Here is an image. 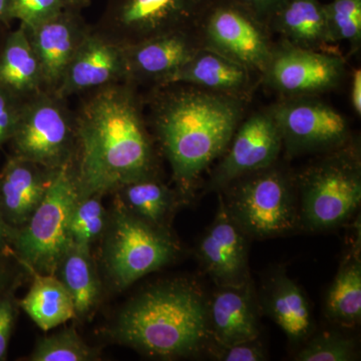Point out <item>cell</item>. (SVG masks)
Segmentation results:
<instances>
[{"label":"cell","instance_id":"obj_15","mask_svg":"<svg viewBox=\"0 0 361 361\" xmlns=\"http://www.w3.org/2000/svg\"><path fill=\"white\" fill-rule=\"evenodd\" d=\"M122 82H127L125 47L92 25L66 68L56 92L70 99Z\"/></svg>","mask_w":361,"mask_h":361},{"label":"cell","instance_id":"obj_3","mask_svg":"<svg viewBox=\"0 0 361 361\" xmlns=\"http://www.w3.org/2000/svg\"><path fill=\"white\" fill-rule=\"evenodd\" d=\"M109 334L158 360L199 355L212 341L209 298L189 279L153 285L123 306Z\"/></svg>","mask_w":361,"mask_h":361},{"label":"cell","instance_id":"obj_10","mask_svg":"<svg viewBox=\"0 0 361 361\" xmlns=\"http://www.w3.org/2000/svg\"><path fill=\"white\" fill-rule=\"evenodd\" d=\"M209 0H106L94 27L123 47L197 26Z\"/></svg>","mask_w":361,"mask_h":361},{"label":"cell","instance_id":"obj_28","mask_svg":"<svg viewBox=\"0 0 361 361\" xmlns=\"http://www.w3.org/2000/svg\"><path fill=\"white\" fill-rule=\"evenodd\" d=\"M103 197L99 194H78L70 217L73 243L90 247L104 236L109 224V214L104 209Z\"/></svg>","mask_w":361,"mask_h":361},{"label":"cell","instance_id":"obj_21","mask_svg":"<svg viewBox=\"0 0 361 361\" xmlns=\"http://www.w3.org/2000/svg\"><path fill=\"white\" fill-rule=\"evenodd\" d=\"M269 30L296 47L339 54L320 0H286L273 16Z\"/></svg>","mask_w":361,"mask_h":361},{"label":"cell","instance_id":"obj_32","mask_svg":"<svg viewBox=\"0 0 361 361\" xmlns=\"http://www.w3.org/2000/svg\"><path fill=\"white\" fill-rule=\"evenodd\" d=\"M65 8V0H11V20L30 28L54 18Z\"/></svg>","mask_w":361,"mask_h":361},{"label":"cell","instance_id":"obj_11","mask_svg":"<svg viewBox=\"0 0 361 361\" xmlns=\"http://www.w3.org/2000/svg\"><path fill=\"white\" fill-rule=\"evenodd\" d=\"M282 137V148L294 158L319 155L353 142L342 114L317 97H281L271 104Z\"/></svg>","mask_w":361,"mask_h":361},{"label":"cell","instance_id":"obj_9","mask_svg":"<svg viewBox=\"0 0 361 361\" xmlns=\"http://www.w3.org/2000/svg\"><path fill=\"white\" fill-rule=\"evenodd\" d=\"M197 30L203 47L262 75L272 56V33L234 0H209Z\"/></svg>","mask_w":361,"mask_h":361},{"label":"cell","instance_id":"obj_5","mask_svg":"<svg viewBox=\"0 0 361 361\" xmlns=\"http://www.w3.org/2000/svg\"><path fill=\"white\" fill-rule=\"evenodd\" d=\"M218 193L248 238H273L299 228L295 178L278 161L233 180Z\"/></svg>","mask_w":361,"mask_h":361},{"label":"cell","instance_id":"obj_1","mask_svg":"<svg viewBox=\"0 0 361 361\" xmlns=\"http://www.w3.org/2000/svg\"><path fill=\"white\" fill-rule=\"evenodd\" d=\"M80 97L73 111L78 195L104 196L133 180L159 175V149L140 87L122 82Z\"/></svg>","mask_w":361,"mask_h":361},{"label":"cell","instance_id":"obj_27","mask_svg":"<svg viewBox=\"0 0 361 361\" xmlns=\"http://www.w3.org/2000/svg\"><path fill=\"white\" fill-rule=\"evenodd\" d=\"M325 312L332 322L353 327L361 319V263L357 254L348 256L339 267L325 298Z\"/></svg>","mask_w":361,"mask_h":361},{"label":"cell","instance_id":"obj_12","mask_svg":"<svg viewBox=\"0 0 361 361\" xmlns=\"http://www.w3.org/2000/svg\"><path fill=\"white\" fill-rule=\"evenodd\" d=\"M345 75L346 61L341 54L304 49L280 39L261 84L281 97H318L336 90Z\"/></svg>","mask_w":361,"mask_h":361},{"label":"cell","instance_id":"obj_8","mask_svg":"<svg viewBox=\"0 0 361 361\" xmlns=\"http://www.w3.org/2000/svg\"><path fill=\"white\" fill-rule=\"evenodd\" d=\"M9 144L13 155L59 170L73 163L77 149L75 113L68 99L44 92L23 104Z\"/></svg>","mask_w":361,"mask_h":361},{"label":"cell","instance_id":"obj_18","mask_svg":"<svg viewBox=\"0 0 361 361\" xmlns=\"http://www.w3.org/2000/svg\"><path fill=\"white\" fill-rule=\"evenodd\" d=\"M58 171L13 154L8 156L0 170V213L9 227L18 230L27 223Z\"/></svg>","mask_w":361,"mask_h":361},{"label":"cell","instance_id":"obj_36","mask_svg":"<svg viewBox=\"0 0 361 361\" xmlns=\"http://www.w3.org/2000/svg\"><path fill=\"white\" fill-rule=\"evenodd\" d=\"M269 30L271 20L286 0H234Z\"/></svg>","mask_w":361,"mask_h":361},{"label":"cell","instance_id":"obj_41","mask_svg":"<svg viewBox=\"0 0 361 361\" xmlns=\"http://www.w3.org/2000/svg\"><path fill=\"white\" fill-rule=\"evenodd\" d=\"M66 7L82 11L90 6V0H65Z\"/></svg>","mask_w":361,"mask_h":361},{"label":"cell","instance_id":"obj_4","mask_svg":"<svg viewBox=\"0 0 361 361\" xmlns=\"http://www.w3.org/2000/svg\"><path fill=\"white\" fill-rule=\"evenodd\" d=\"M294 178L299 228L318 232L341 226L360 205V148L353 141L319 154Z\"/></svg>","mask_w":361,"mask_h":361},{"label":"cell","instance_id":"obj_19","mask_svg":"<svg viewBox=\"0 0 361 361\" xmlns=\"http://www.w3.org/2000/svg\"><path fill=\"white\" fill-rule=\"evenodd\" d=\"M260 305L252 281L221 286L209 298L211 337L218 348L256 341L260 336Z\"/></svg>","mask_w":361,"mask_h":361},{"label":"cell","instance_id":"obj_14","mask_svg":"<svg viewBox=\"0 0 361 361\" xmlns=\"http://www.w3.org/2000/svg\"><path fill=\"white\" fill-rule=\"evenodd\" d=\"M202 47L197 26L125 47L127 82L140 89L167 85Z\"/></svg>","mask_w":361,"mask_h":361},{"label":"cell","instance_id":"obj_37","mask_svg":"<svg viewBox=\"0 0 361 361\" xmlns=\"http://www.w3.org/2000/svg\"><path fill=\"white\" fill-rule=\"evenodd\" d=\"M9 255L0 254V296L13 290L16 284L13 268L8 261Z\"/></svg>","mask_w":361,"mask_h":361},{"label":"cell","instance_id":"obj_42","mask_svg":"<svg viewBox=\"0 0 361 361\" xmlns=\"http://www.w3.org/2000/svg\"><path fill=\"white\" fill-rule=\"evenodd\" d=\"M11 25H4V23H0V47L4 44V39H6L7 33L11 32Z\"/></svg>","mask_w":361,"mask_h":361},{"label":"cell","instance_id":"obj_40","mask_svg":"<svg viewBox=\"0 0 361 361\" xmlns=\"http://www.w3.org/2000/svg\"><path fill=\"white\" fill-rule=\"evenodd\" d=\"M11 0H0V23L11 25L13 20L11 14Z\"/></svg>","mask_w":361,"mask_h":361},{"label":"cell","instance_id":"obj_2","mask_svg":"<svg viewBox=\"0 0 361 361\" xmlns=\"http://www.w3.org/2000/svg\"><path fill=\"white\" fill-rule=\"evenodd\" d=\"M144 97L149 130L170 164L180 201L193 196L245 118L249 102L186 84L149 87Z\"/></svg>","mask_w":361,"mask_h":361},{"label":"cell","instance_id":"obj_39","mask_svg":"<svg viewBox=\"0 0 361 361\" xmlns=\"http://www.w3.org/2000/svg\"><path fill=\"white\" fill-rule=\"evenodd\" d=\"M14 234H16V230L6 224L0 213V254H6V255L13 254L11 244H13Z\"/></svg>","mask_w":361,"mask_h":361},{"label":"cell","instance_id":"obj_6","mask_svg":"<svg viewBox=\"0 0 361 361\" xmlns=\"http://www.w3.org/2000/svg\"><path fill=\"white\" fill-rule=\"evenodd\" d=\"M103 237L104 271L118 290L170 264L180 251L168 230L140 219L118 201Z\"/></svg>","mask_w":361,"mask_h":361},{"label":"cell","instance_id":"obj_34","mask_svg":"<svg viewBox=\"0 0 361 361\" xmlns=\"http://www.w3.org/2000/svg\"><path fill=\"white\" fill-rule=\"evenodd\" d=\"M18 307V301L14 298L13 290L0 296V361L6 360Z\"/></svg>","mask_w":361,"mask_h":361},{"label":"cell","instance_id":"obj_22","mask_svg":"<svg viewBox=\"0 0 361 361\" xmlns=\"http://www.w3.org/2000/svg\"><path fill=\"white\" fill-rule=\"evenodd\" d=\"M0 89L25 102L44 92V78L27 30L18 25L0 47Z\"/></svg>","mask_w":361,"mask_h":361},{"label":"cell","instance_id":"obj_7","mask_svg":"<svg viewBox=\"0 0 361 361\" xmlns=\"http://www.w3.org/2000/svg\"><path fill=\"white\" fill-rule=\"evenodd\" d=\"M78 194L71 163L59 169L32 217L16 230L13 254L32 274L56 275L61 257L73 243L70 217Z\"/></svg>","mask_w":361,"mask_h":361},{"label":"cell","instance_id":"obj_17","mask_svg":"<svg viewBox=\"0 0 361 361\" xmlns=\"http://www.w3.org/2000/svg\"><path fill=\"white\" fill-rule=\"evenodd\" d=\"M90 26L82 11L68 7L33 27L25 26L39 59L45 92H58L66 68Z\"/></svg>","mask_w":361,"mask_h":361},{"label":"cell","instance_id":"obj_25","mask_svg":"<svg viewBox=\"0 0 361 361\" xmlns=\"http://www.w3.org/2000/svg\"><path fill=\"white\" fill-rule=\"evenodd\" d=\"M115 194L116 201L129 212L166 230L176 207L182 202L176 189L168 187L159 175L128 183Z\"/></svg>","mask_w":361,"mask_h":361},{"label":"cell","instance_id":"obj_35","mask_svg":"<svg viewBox=\"0 0 361 361\" xmlns=\"http://www.w3.org/2000/svg\"><path fill=\"white\" fill-rule=\"evenodd\" d=\"M216 360L222 361H263L267 360L265 349L258 339L242 342L227 348H218Z\"/></svg>","mask_w":361,"mask_h":361},{"label":"cell","instance_id":"obj_13","mask_svg":"<svg viewBox=\"0 0 361 361\" xmlns=\"http://www.w3.org/2000/svg\"><path fill=\"white\" fill-rule=\"evenodd\" d=\"M282 137L270 106L245 116L209 178L207 190L220 192L233 180L278 161Z\"/></svg>","mask_w":361,"mask_h":361},{"label":"cell","instance_id":"obj_31","mask_svg":"<svg viewBox=\"0 0 361 361\" xmlns=\"http://www.w3.org/2000/svg\"><path fill=\"white\" fill-rule=\"evenodd\" d=\"M356 358V342L336 332L316 334L295 356L298 361H351Z\"/></svg>","mask_w":361,"mask_h":361},{"label":"cell","instance_id":"obj_16","mask_svg":"<svg viewBox=\"0 0 361 361\" xmlns=\"http://www.w3.org/2000/svg\"><path fill=\"white\" fill-rule=\"evenodd\" d=\"M203 269L218 287L238 286L251 281L248 237L226 211L218 196V209L197 249Z\"/></svg>","mask_w":361,"mask_h":361},{"label":"cell","instance_id":"obj_29","mask_svg":"<svg viewBox=\"0 0 361 361\" xmlns=\"http://www.w3.org/2000/svg\"><path fill=\"white\" fill-rule=\"evenodd\" d=\"M99 356V350L89 345L75 327H68L39 339L26 360L94 361Z\"/></svg>","mask_w":361,"mask_h":361},{"label":"cell","instance_id":"obj_30","mask_svg":"<svg viewBox=\"0 0 361 361\" xmlns=\"http://www.w3.org/2000/svg\"><path fill=\"white\" fill-rule=\"evenodd\" d=\"M330 35L336 44L345 42L357 52L361 45V0H331L323 4Z\"/></svg>","mask_w":361,"mask_h":361},{"label":"cell","instance_id":"obj_38","mask_svg":"<svg viewBox=\"0 0 361 361\" xmlns=\"http://www.w3.org/2000/svg\"><path fill=\"white\" fill-rule=\"evenodd\" d=\"M350 102L353 111L357 116L361 115V71L355 68L351 73Z\"/></svg>","mask_w":361,"mask_h":361},{"label":"cell","instance_id":"obj_26","mask_svg":"<svg viewBox=\"0 0 361 361\" xmlns=\"http://www.w3.org/2000/svg\"><path fill=\"white\" fill-rule=\"evenodd\" d=\"M30 290L18 306L44 331L75 318L73 299L56 275L32 274Z\"/></svg>","mask_w":361,"mask_h":361},{"label":"cell","instance_id":"obj_20","mask_svg":"<svg viewBox=\"0 0 361 361\" xmlns=\"http://www.w3.org/2000/svg\"><path fill=\"white\" fill-rule=\"evenodd\" d=\"M176 82L250 102L254 92L261 84V77L246 66L202 47L191 61L171 78L169 84Z\"/></svg>","mask_w":361,"mask_h":361},{"label":"cell","instance_id":"obj_24","mask_svg":"<svg viewBox=\"0 0 361 361\" xmlns=\"http://www.w3.org/2000/svg\"><path fill=\"white\" fill-rule=\"evenodd\" d=\"M56 276L73 299L75 318L84 320L90 317L102 297V284L90 247L71 243L61 259Z\"/></svg>","mask_w":361,"mask_h":361},{"label":"cell","instance_id":"obj_23","mask_svg":"<svg viewBox=\"0 0 361 361\" xmlns=\"http://www.w3.org/2000/svg\"><path fill=\"white\" fill-rule=\"evenodd\" d=\"M259 303L291 342L307 338L312 329L310 304L303 291L287 276L286 273H275L268 280Z\"/></svg>","mask_w":361,"mask_h":361},{"label":"cell","instance_id":"obj_33","mask_svg":"<svg viewBox=\"0 0 361 361\" xmlns=\"http://www.w3.org/2000/svg\"><path fill=\"white\" fill-rule=\"evenodd\" d=\"M25 103L0 89V148L13 139Z\"/></svg>","mask_w":361,"mask_h":361}]
</instances>
